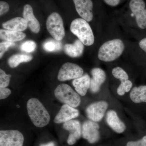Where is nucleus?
Wrapping results in <instances>:
<instances>
[{
	"mask_svg": "<svg viewBox=\"0 0 146 146\" xmlns=\"http://www.w3.org/2000/svg\"><path fill=\"white\" fill-rule=\"evenodd\" d=\"M11 93V91L9 89L0 87V99L3 100L7 98Z\"/></svg>",
	"mask_w": 146,
	"mask_h": 146,
	"instance_id": "obj_30",
	"label": "nucleus"
},
{
	"mask_svg": "<svg viewBox=\"0 0 146 146\" xmlns=\"http://www.w3.org/2000/svg\"><path fill=\"white\" fill-rule=\"evenodd\" d=\"M108 106L107 102L103 101L92 104L86 108V112L87 117L89 119L95 122L101 121Z\"/></svg>",
	"mask_w": 146,
	"mask_h": 146,
	"instance_id": "obj_9",
	"label": "nucleus"
},
{
	"mask_svg": "<svg viewBox=\"0 0 146 146\" xmlns=\"http://www.w3.org/2000/svg\"><path fill=\"white\" fill-rule=\"evenodd\" d=\"M83 73V69L80 66L74 63L67 62L60 68L57 78L60 81L75 79L82 76Z\"/></svg>",
	"mask_w": 146,
	"mask_h": 146,
	"instance_id": "obj_6",
	"label": "nucleus"
},
{
	"mask_svg": "<svg viewBox=\"0 0 146 146\" xmlns=\"http://www.w3.org/2000/svg\"><path fill=\"white\" fill-rule=\"evenodd\" d=\"M27 107L29 117L36 127H44L49 123V114L39 100L31 98L28 101Z\"/></svg>",
	"mask_w": 146,
	"mask_h": 146,
	"instance_id": "obj_1",
	"label": "nucleus"
},
{
	"mask_svg": "<svg viewBox=\"0 0 146 146\" xmlns=\"http://www.w3.org/2000/svg\"><path fill=\"white\" fill-rule=\"evenodd\" d=\"M112 74L114 77L119 80L121 83H124L129 80V76L127 73L120 67L114 68L112 70Z\"/></svg>",
	"mask_w": 146,
	"mask_h": 146,
	"instance_id": "obj_23",
	"label": "nucleus"
},
{
	"mask_svg": "<svg viewBox=\"0 0 146 146\" xmlns=\"http://www.w3.org/2000/svg\"><path fill=\"white\" fill-rule=\"evenodd\" d=\"M63 128L70 132L67 140L68 145H72L82 136V127L80 122L77 120H70L64 123Z\"/></svg>",
	"mask_w": 146,
	"mask_h": 146,
	"instance_id": "obj_11",
	"label": "nucleus"
},
{
	"mask_svg": "<svg viewBox=\"0 0 146 146\" xmlns=\"http://www.w3.org/2000/svg\"><path fill=\"white\" fill-rule=\"evenodd\" d=\"M129 7L132 15L136 17L138 27L141 29H146V9L143 0H131Z\"/></svg>",
	"mask_w": 146,
	"mask_h": 146,
	"instance_id": "obj_8",
	"label": "nucleus"
},
{
	"mask_svg": "<svg viewBox=\"0 0 146 146\" xmlns=\"http://www.w3.org/2000/svg\"><path fill=\"white\" fill-rule=\"evenodd\" d=\"M54 94L55 96L59 101L71 107H77L81 103L79 94L68 84H59L55 89Z\"/></svg>",
	"mask_w": 146,
	"mask_h": 146,
	"instance_id": "obj_4",
	"label": "nucleus"
},
{
	"mask_svg": "<svg viewBox=\"0 0 146 146\" xmlns=\"http://www.w3.org/2000/svg\"><path fill=\"white\" fill-rule=\"evenodd\" d=\"M36 48V43L32 40L26 41L22 44L21 46V50L27 52H33Z\"/></svg>",
	"mask_w": 146,
	"mask_h": 146,
	"instance_id": "obj_26",
	"label": "nucleus"
},
{
	"mask_svg": "<svg viewBox=\"0 0 146 146\" xmlns=\"http://www.w3.org/2000/svg\"><path fill=\"white\" fill-rule=\"evenodd\" d=\"M106 121L109 127L117 133H122L126 129L124 123L120 119L117 112L110 110L106 114Z\"/></svg>",
	"mask_w": 146,
	"mask_h": 146,
	"instance_id": "obj_16",
	"label": "nucleus"
},
{
	"mask_svg": "<svg viewBox=\"0 0 146 146\" xmlns=\"http://www.w3.org/2000/svg\"><path fill=\"white\" fill-rule=\"evenodd\" d=\"M46 26L47 30L56 40L61 41L65 37L63 19L59 13H51L47 18Z\"/></svg>",
	"mask_w": 146,
	"mask_h": 146,
	"instance_id": "obj_5",
	"label": "nucleus"
},
{
	"mask_svg": "<svg viewBox=\"0 0 146 146\" xmlns=\"http://www.w3.org/2000/svg\"><path fill=\"white\" fill-rule=\"evenodd\" d=\"M23 16L31 30L35 33H38L40 30V24L33 14L31 5L27 4L24 6Z\"/></svg>",
	"mask_w": 146,
	"mask_h": 146,
	"instance_id": "obj_15",
	"label": "nucleus"
},
{
	"mask_svg": "<svg viewBox=\"0 0 146 146\" xmlns=\"http://www.w3.org/2000/svg\"><path fill=\"white\" fill-rule=\"evenodd\" d=\"M132 86V82L129 80L124 83H121L117 89V93L119 96H123L125 93H127L130 91Z\"/></svg>",
	"mask_w": 146,
	"mask_h": 146,
	"instance_id": "obj_25",
	"label": "nucleus"
},
{
	"mask_svg": "<svg viewBox=\"0 0 146 146\" xmlns=\"http://www.w3.org/2000/svg\"><path fill=\"white\" fill-rule=\"evenodd\" d=\"M15 45L14 42L6 41L1 42L0 44V58H1L5 53L7 50L10 47L13 46Z\"/></svg>",
	"mask_w": 146,
	"mask_h": 146,
	"instance_id": "obj_28",
	"label": "nucleus"
},
{
	"mask_svg": "<svg viewBox=\"0 0 146 146\" xmlns=\"http://www.w3.org/2000/svg\"><path fill=\"white\" fill-rule=\"evenodd\" d=\"M129 96L131 101L135 103L146 102V86L141 85L134 87Z\"/></svg>",
	"mask_w": 146,
	"mask_h": 146,
	"instance_id": "obj_21",
	"label": "nucleus"
},
{
	"mask_svg": "<svg viewBox=\"0 0 146 146\" xmlns=\"http://www.w3.org/2000/svg\"><path fill=\"white\" fill-rule=\"evenodd\" d=\"M100 126L93 121H86L82 127V136L91 144L96 143L100 138Z\"/></svg>",
	"mask_w": 146,
	"mask_h": 146,
	"instance_id": "obj_10",
	"label": "nucleus"
},
{
	"mask_svg": "<svg viewBox=\"0 0 146 146\" xmlns=\"http://www.w3.org/2000/svg\"><path fill=\"white\" fill-rule=\"evenodd\" d=\"M77 12L82 18L91 22L93 18V3L91 0H73Z\"/></svg>",
	"mask_w": 146,
	"mask_h": 146,
	"instance_id": "obj_12",
	"label": "nucleus"
},
{
	"mask_svg": "<svg viewBox=\"0 0 146 146\" xmlns=\"http://www.w3.org/2000/svg\"><path fill=\"white\" fill-rule=\"evenodd\" d=\"M39 146H55V145L54 142H50L46 144H41Z\"/></svg>",
	"mask_w": 146,
	"mask_h": 146,
	"instance_id": "obj_34",
	"label": "nucleus"
},
{
	"mask_svg": "<svg viewBox=\"0 0 146 146\" xmlns=\"http://www.w3.org/2000/svg\"><path fill=\"white\" fill-rule=\"evenodd\" d=\"M11 76L7 74L3 70H0V87L6 88L9 85Z\"/></svg>",
	"mask_w": 146,
	"mask_h": 146,
	"instance_id": "obj_27",
	"label": "nucleus"
},
{
	"mask_svg": "<svg viewBox=\"0 0 146 146\" xmlns=\"http://www.w3.org/2000/svg\"><path fill=\"white\" fill-rule=\"evenodd\" d=\"M91 78L89 75L85 74L81 77L74 79L72 82L73 86L76 92L80 96L86 95L90 88Z\"/></svg>",
	"mask_w": 146,
	"mask_h": 146,
	"instance_id": "obj_18",
	"label": "nucleus"
},
{
	"mask_svg": "<svg viewBox=\"0 0 146 146\" xmlns=\"http://www.w3.org/2000/svg\"><path fill=\"white\" fill-rule=\"evenodd\" d=\"M71 31L77 36L84 44L90 46L94 44L95 37L91 26L86 20L83 18H77L71 24Z\"/></svg>",
	"mask_w": 146,
	"mask_h": 146,
	"instance_id": "obj_3",
	"label": "nucleus"
},
{
	"mask_svg": "<svg viewBox=\"0 0 146 146\" xmlns=\"http://www.w3.org/2000/svg\"><path fill=\"white\" fill-rule=\"evenodd\" d=\"M26 21L24 18L16 17L2 24L3 28L9 30L16 31H23L27 28Z\"/></svg>",
	"mask_w": 146,
	"mask_h": 146,
	"instance_id": "obj_17",
	"label": "nucleus"
},
{
	"mask_svg": "<svg viewBox=\"0 0 146 146\" xmlns=\"http://www.w3.org/2000/svg\"><path fill=\"white\" fill-rule=\"evenodd\" d=\"M139 45L140 48L146 52V38L142 39L139 42Z\"/></svg>",
	"mask_w": 146,
	"mask_h": 146,
	"instance_id": "obj_33",
	"label": "nucleus"
},
{
	"mask_svg": "<svg viewBox=\"0 0 146 146\" xmlns=\"http://www.w3.org/2000/svg\"><path fill=\"white\" fill-rule=\"evenodd\" d=\"M92 78L90 80V89L93 93H96L100 89L101 86L106 79V74L100 68H95L91 71Z\"/></svg>",
	"mask_w": 146,
	"mask_h": 146,
	"instance_id": "obj_14",
	"label": "nucleus"
},
{
	"mask_svg": "<svg viewBox=\"0 0 146 146\" xmlns=\"http://www.w3.org/2000/svg\"><path fill=\"white\" fill-rule=\"evenodd\" d=\"M84 49V44L79 39H76L73 44H66L64 47V52L72 58L81 56L83 54Z\"/></svg>",
	"mask_w": 146,
	"mask_h": 146,
	"instance_id": "obj_19",
	"label": "nucleus"
},
{
	"mask_svg": "<svg viewBox=\"0 0 146 146\" xmlns=\"http://www.w3.org/2000/svg\"><path fill=\"white\" fill-rule=\"evenodd\" d=\"M61 48V44L59 41H48L45 42L44 48L45 50L48 52H53L60 50Z\"/></svg>",
	"mask_w": 146,
	"mask_h": 146,
	"instance_id": "obj_24",
	"label": "nucleus"
},
{
	"mask_svg": "<svg viewBox=\"0 0 146 146\" xmlns=\"http://www.w3.org/2000/svg\"><path fill=\"white\" fill-rule=\"evenodd\" d=\"M24 142L23 135L19 131H0V146H23Z\"/></svg>",
	"mask_w": 146,
	"mask_h": 146,
	"instance_id": "obj_7",
	"label": "nucleus"
},
{
	"mask_svg": "<svg viewBox=\"0 0 146 146\" xmlns=\"http://www.w3.org/2000/svg\"><path fill=\"white\" fill-rule=\"evenodd\" d=\"M26 36L22 32L13 31L6 29L0 30V37L3 40L9 42H16L23 39Z\"/></svg>",
	"mask_w": 146,
	"mask_h": 146,
	"instance_id": "obj_20",
	"label": "nucleus"
},
{
	"mask_svg": "<svg viewBox=\"0 0 146 146\" xmlns=\"http://www.w3.org/2000/svg\"><path fill=\"white\" fill-rule=\"evenodd\" d=\"M33 56L30 55L16 54L13 55L9 58L8 65L11 68L17 67L21 63H27L31 61Z\"/></svg>",
	"mask_w": 146,
	"mask_h": 146,
	"instance_id": "obj_22",
	"label": "nucleus"
},
{
	"mask_svg": "<svg viewBox=\"0 0 146 146\" xmlns=\"http://www.w3.org/2000/svg\"><path fill=\"white\" fill-rule=\"evenodd\" d=\"M9 9V5L7 3L3 1H1L0 2V15L1 16L8 12Z\"/></svg>",
	"mask_w": 146,
	"mask_h": 146,
	"instance_id": "obj_31",
	"label": "nucleus"
},
{
	"mask_svg": "<svg viewBox=\"0 0 146 146\" xmlns=\"http://www.w3.org/2000/svg\"><path fill=\"white\" fill-rule=\"evenodd\" d=\"M79 115V112L78 110L68 105L64 104L56 116L54 122L57 124L65 123L77 117Z\"/></svg>",
	"mask_w": 146,
	"mask_h": 146,
	"instance_id": "obj_13",
	"label": "nucleus"
},
{
	"mask_svg": "<svg viewBox=\"0 0 146 146\" xmlns=\"http://www.w3.org/2000/svg\"><path fill=\"white\" fill-rule=\"evenodd\" d=\"M125 48L123 42L120 39H114L105 42L99 49L98 57L105 62H111L122 54Z\"/></svg>",
	"mask_w": 146,
	"mask_h": 146,
	"instance_id": "obj_2",
	"label": "nucleus"
},
{
	"mask_svg": "<svg viewBox=\"0 0 146 146\" xmlns=\"http://www.w3.org/2000/svg\"><path fill=\"white\" fill-rule=\"evenodd\" d=\"M127 146H146V136L139 141L128 142Z\"/></svg>",
	"mask_w": 146,
	"mask_h": 146,
	"instance_id": "obj_29",
	"label": "nucleus"
},
{
	"mask_svg": "<svg viewBox=\"0 0 146 146\" xmlns=\"http://www.w3.org/2000/svg\"><path fill=\"white\" fill-rule=\"evenodd\" d=\"M104 1L108 5L112 7L118 5L120 2V0H104Z\"/></svg>",
	"mask_w": 146,
	"mask_h": 146,
	"instance_id": "obj_32",
	"label": "nucleus"
}]
</instances>
